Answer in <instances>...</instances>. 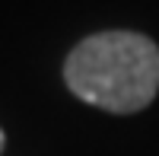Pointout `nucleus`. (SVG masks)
Here are the masks:
<instances>
[{
	"mask_svg": "<svg viewBox=\"0 0 159 156\" xmlns=\"http://www.w3.org/2000/svg\"><path fill=\"white\" fill-rule=\"evenodd\" d=\"M67 89L96 108L134 115L159 93V48L140 32L83 38L64 64Z\"/></svg>",
	"mask_w": 159,
	"mask_h": 156,
	"instance_id": "f257e3e1",
	"label": "nucleus"
},
{
	"mask_svg": "<svg viewBox=\"0 0 159 156\" xmlns=\"http://www.w3.org/2000/svg\"><path fill=\"white\" fill-rule=\"evenodd\" d=\"M3 144H7V137H3V131H0V150H3Z\"/></svg>",
	"mask_w": 159,
	"mask_h": 156,
	"instance_id": "f03ea898",
	"label": "nucleus"
}]
</instances>
